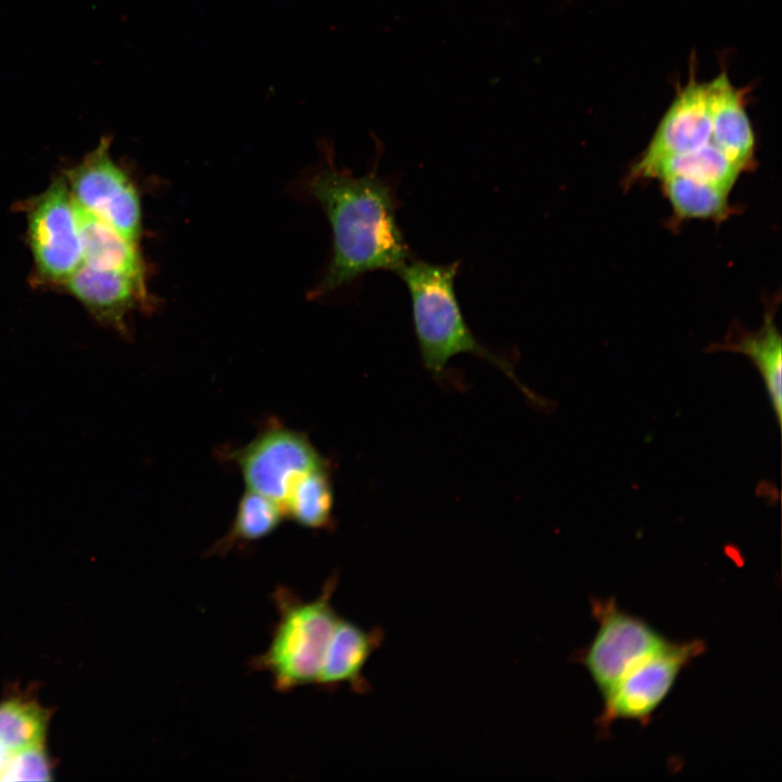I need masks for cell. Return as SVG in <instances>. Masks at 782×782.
Wrapping results in <instances>:
<instances>
[{
    "label": "cell",
    "mask_w": 782,
    "mask_h": 782,
    "mask_svg": "<svg viewBox=\"0 0 782 782\" xmlns=\"http://www.w3.org/2000/svg\"><path fill=\"white\" fill-rule=\"evenodd\" d=\"M49 715L36 702L11 697L0 703V741L16 751L45 743Z\"/></svg>",
    "instance_id": "d6986e66"
},
{
    "label": "cell",
    "mask_w": 782,
    "mask_h": 782,
    "mask_svg": "<svg viewBox=\"0 0 782 782\" xmlns=\"http://www.w3.org/2000/svg\"><path fill=\"white\" fill-rule=\"evenodd\" d=\"M661 190L677 220L707 219L720 223L732 211L729 191L683 176L660 179Z\"/></svg>",
    "instance_id": "e0dca14e"
},
{
    "label": "cell",
    "mask_w": 782,
    "mask_h": 782,
    "mask_svg": "<svg viewBox=\"0 0 782 782\" xmlns=\"http://www.w3.org/2000/svg\"><path fill=\"white\" fill-rule=\"evenodd\" d=\"M99 321L126 331V317L136 308L149 306L146 275L81 266L64 282Z\"/></svg>",
    "instance_id": "30bf717a"
},
{
    "label": "cell",
    "mask_w": 782,
    "mask_h": 782,
    "mask_svg": "<svg viewBox=\"0 0 782 782\" xmlns=\"http://www.w3.org/2000/svg\"><path fill=\"white\" fill-rule=\"evenodd\" d=\"M714 350H727L747 356L761 375L778 426L782 415V343L773 313L767 312L764 324L755 332L736 330Z\"/></svg>",
    "instance_id": "4fadbf2b"
},
{
    "label": "cell",
    "mask_w": 782,
    "mask_h": 782,
    "mask_svg": "<svg viewBox=\"0 0 782 782\" xmlns=\"http://www.w3.org/2000/svg\"><path fill=\"white\" fill-rule=\"evenodd\" d=\"M699 640L674 643L666 641L659 648L631 666L603 696L604 708L597 724L601 730L621 719L645 724L668 696L680 672L702 655Z\"/></svg>",
    "instance_id": "277c9868"
},
{
    "label": "cell",
    "mask_w": 782,
    "mask_h": 782,
    "mask_svg": "<svg viewBox=\"0 0 782 782\" xmlns=\"http://www.w3.org/2000/svg\"><path fill=\"white\" fill-rule=\"evenodd\" d=\"M711 142L743 172L755 166L756 139L747 113L746 90L733 85L726 70L707 83Z\"/></svg>",
    "instance_id": "8fae6325"
},
{
    "label": "cell",
    "mask_w": 782,
    "mask_h": 782,
    "mask_svg": "<svg viewBox=\"0 0 782 782\" xmlns=\"http://www.w3.org/2000/svg\"><path fill=\"white\" fill-rule=\"evenodd\" d=\"M333 505L335 492L328 465L300 477L282 502L285 516L314 530L331 526Z\"/></svg>",
    "instance_id": "2e32d148"
},
{
    "label": "cell",
    "mask_w": 782,
    "mask_h": 782,
    "mask_svg": "<svg viewBox=\"0 0 782 782\" xmlns=\"http://www.w3.org/2000/svg\"><path fill=\"white\" fill-rule=\"evenodd\" d=\"M11 751L0 741V779L4 771Z\"/></svg>",
    "instance_id": "44dd1931"
},
{
    "label": "cell",
    "mask_w": 782,
    "mask_h": 782,
    "mask_svg": "<svg viewBox=\"0 0 782 782\" xmlns=\"http://www.w3.org/2000/svg\"><path fill=\"white\" fill-rule=\"evenodd\" d=\"M722 150L712 142L683 153L665 157L642 175V179L683 176L731 191L742 173Z\"/></svg>",
    "instance_id": "9a60e30c"
},
{
    "label": "cell",
    "mask_w": 782,
    "mask_h": 782,
    "mask_svg": "<svg viewBox=\"0 0 782 782\" xmlns=\"http://www.w3.org/2000/svg\"><path fill=\"white\" fill-rule=\"evenodd\" d=\"M51 762L45 743L11 751L0 781H50Z\"/></svg>",
    "instance_id": "ffe728a7"
},
{
    "label": "cell",
    "mask_w": 782,
    "mask_h": 782,
    "mask_svg": "<svg viewBox=\"0 0 782 782\" xmlns=\"http://www.w3.org/2000/svg\"><path fill=\"white\" fill-rule=\"evenodd\" d=\"M83 264L96 269L144 275L138 244L76 205Z\"/></svg>",
    "instance_id": "5bb4252c"
},
{
    "label": "cell",
    "mask_w": 782,
    "mask_h": 782,
    "mask_svg": "<svg viewBox=\"0 0 782 782\" xmlns=\"http://www.w3.org/2000/svg\"><path fill=\"white\" fill-rule=\"evenodd\" d=\"M285 517L279 503L247 490L238 502L228 532L212 546L210 554H225L237 544L260 541L272 534Z\"/></svg>",
    "instance_id": "ac0fdd59"
},
{
    "label": "cell",
    "mask_w": 782,
    "mask_h": 782,
    "mask_svg": "<svg viewBox=\"0 0 782 782\" xmlns=\"http://www.w3.org/2000/svg\"><path fill=\"white\" fill-rule=\"evenodd\" d=\"M110 141L103 137L68 171L67 186L78 207L138 244L142 227L140 198L129 176L113 161Z\"/></svg>",
    "instance_id": "5b68a950"
},
{
    "label": "cell",
    "mask_w": 782,
    "mask_h": 782,
    "mask_svg": "<svg viewBox=\"0 0 782 782\" xmlns=\"http://www.w3.org/2000/svg\"><path fill=\"white\" fill-rule=\"evenodd\" d=\"M458 261L438 264L412 256L395 274L404 282L412 305L414 332L424 367L443 384H452V358L470 354L503 371L532 403L543 405L517 377L512 355L488 348L469 328L455 291Z\"/></svg>",
    "instance_id": "7a4b0ae2"
},
{
    "label": "cell",
    "mask_w": 782,
    "mask_h": 782,
    "mask_svg": "<svg viewBox=\"0 0 782 782\" xmlns=\"http://www.w3.org/2000/svg\"><path fill=\"white\" fill-rule=\"evenodd\" d=\"M332 232V252L314 297H324L376 270L396 272L413 255L396 218V182L328 164L308 182Z\"/></svg>",
    "instance_id": "6da1fadb"
},
{
    "label": "cell",
    "mask_w": 782,
    "mask_h": 782,
    "mask_svg": "<svg viewBox=\"0 0 782 782\" xmlns=\"http://www.w3.org/2000/svg\"><path fill=\"white\" fill-rule=\"evenodd\" d=\"M247 490L282 506L291 485L303 475L327 466L306 434L285 426H269L252 441L232 451Z\"/></svg>",
    "instance_id": "8992f818"
},
{
    "label": "cell",
    "mask_w": 782,
    "mask_h": 782,
    "mask_svg": "<svg viewBox=\"0 0 782 782\" xmlns=\"http://www.w3.org/2000/svg\"><path fill=\"white\" fill-rule=\"evenodd\" d=\"M27 235L42 279L64 283L83 264L76 204L66 181L55 179L27 210Z\"/></svg>",
    "instance_id": "52a82bcc"
},
{
    "label": "cell",
    "mask_w": 782,
    "mask_h": 782,
    "mask_svg": "<svg viewBox=\"0 0 782 782\" xmlns=\"http://www.w3.org/2000/svg\"><path fill=\"white\" fill-rule=\"evenodd\" d=\"M711 142L707 83H699L694 68L688 83L678 86L642 155L631 166L626 184L641 180L656 162Z\"/></svg>",
    "instance_id": "9c48e42d"
},
{
    "label": "cell",
    "mask_w": 782,
    "mask_h": 782,
    "mask_svg": "<svg viewBox=\"0 0 782 782\" xmlns=\"http://www.w3.org/2000/svg\"><path fill=\"white\" fill-rule=\"evenodd\" d=\"M598 629L579 660L604 696L623 673L667 640L643 619L616 605L615 600H593Z\"/></svg>",
    "instance_id": "ba28073f"
},
{
    "label": "cell",
    "mask_w": 782,
    "mask_h": 782,
    "mask_svg": "<svg viewBox=\"0 0 782 782\" xmlns=\"http://www.w3.org/2000/svg\"><path fill=\"white\" fill-rule=\"evenodd\" d=\"M383 636L380 627L367 631L339 617L315 684L327 690L349 685L356 693H366L370 686L363 669Z\"/></svg>",
    "instance_id": "7c38bea8"
},
{
    "label": "cell",
    "mask_w": 782,
    "mask_h": 782,
    "mask_svg": "<svg viewBox=\"0 0 782 782\" xmlns=\"http://www.w3.org/2000/svg\"><path fill=\"white\" fill-rule=\"evenodd\" d=\"M338 582L335 572L311 601L302 600L288 586L278 585L274 590L272 600L278 618L268 647L249 665L268 673L278 692L315 684L339 619L332 606Z\"/></svg>",
    "instance_id": "3957f363"
}]
</instances>
